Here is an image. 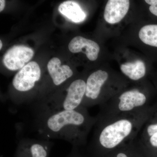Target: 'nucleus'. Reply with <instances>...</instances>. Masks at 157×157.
<instances>
[{"mask_svg": "<svg viewBox=\"0 0 157 157\" xmlns=\"http://www.w3.org/2000/svg\"><path fill=\"white\" fill-rule=\"evenodd\" d=\"M132 129V124L129 120L118 121L103 129L99 137L100 143L105 148H113L128 136Z\"/></svg>", "mask_w": 157, "mask_h": 157, "instance_id": "obj_2", "label": "nucleus"}, {"mask_svg": "<svg viewBox=\"0 0 157 157\" xmlns=\"http://www.w3.org/2000/svg\"><path fill=\"white\" fill-rule=\"evenodd\" d=\"M129 7L130 1L128 0H109L104 10V19L110 24L120 22L126 15Z\"/></svg>", "mask_w": 157, "mask_h": 157, "instance_id": "obj_6", "label": "nucleus"}, {"mask_svg": "<svg viewBox=\"0 0 157 157\" xmlns=\"http://www.w3.org/2000/svg\"><path fill=\"white\" fill-rule=\"evenodd\" d=\"M59 11L68 19L74 23L84 21L86 14L78 3L73 1H67L60 4Z\"/></svg>", "mask_w": 157, "mask_h": 157, "instance_id": "obj_11", "label": "nucleus"}, {"mask_svg": "<svg viewBox=\"0 0 157 157\" xmlns=\"http://www.w3.org/2000/svg\"><path fill=\"white\" fill-rule=\"evenodd\" d=\"M5 3H6V1L4 0L0 1V11L1 12H2L5 8Z\"/></svg>", "mask_w": 157, "mask_h": 157, "instance_id": "obj_17", "label": "nucleus"}, {"mask_svg": "<svg viewBox=\"0 0 157 157\" xmlns=\"http://www.w3.org/2000/svg\"><path fill=\"white\" fill-rule=\"evenodd\" d=\"M86 82L81 79L73 81L67 89V94L60 102L42 111H58L78 109L85 95Z\"/></svg>", "mask_w": 157, "mask_h": 157, "instance_id": "obj_3", "label": "nucleus"}, {"mask_svg": "<svg viewBox=\"0 0 157 157\" xmlns=\"http://www.w3.org/2000/svg\"><path fill=\"white\" fill-rule=\"evenodd\" d=\"M86 122V117L78 109L58 111H42L38 132L48 138L60 139L74 143L77 130Z\"/></svg>", "mask_w": 157, "mask_h": 157, "instance_id": "obj_1", "label": "nucleus"}, {"mask_svg": "<svg viewBox=\"0 0 157 157\" xmlns=\"http://www.w3.org/2000/svg\"><path fill=\"white\" fill-rule=\"evenodd\" d=\"M119 109L121 111H130L135 107L142 106L146 101V96L137 90L128 91L119 97Z\"/></svg>", "mask_w": 157, "mask_h": 157, "instance_id": "obj_10", "label": "nucleus"}, {"mask_svg": "<svg viewBox=\"0 0 157 157\" xmlns=\"http://www.w3.org/2000/svg\"><path fill=\"white\" fill-rule=\"evenodd\" d=\"M68 48L73 53L83 52L91 61H95L98 59L100 51L98 43L80 36L74 37L69 43Z\"/></svg>", "mask_w": 157, "mask_h": 157, "instance_id": "obj_7", "label": "nucleus"}, {"mask_svg": "<svg viewBox=\"0 0 157 157\" xmlns=\"http://www.w3.org/2000/svg\"><path fill=\"white\" fill-rule=\"evenodd\" d=\"M45 141L28 140L23 141L31 157H47V146Z\"/></svg>", "mask_w": 157, "mask_h": 157, "instance_id": "obj_14", "label": "nucleus"}, {"mask_svg": "<svg viewBox=\"0 0 157 157\" xmlns=\"http://www.w3.org/2000/svg\"><path fill=\"white\" fill-rule=\"evenodd\" d=\"M108 77L106 71L99 70L91 74L87 78L86 82L85 96L90 100L98 99L101 87Z\"/></svg>", "mask_w": 157, "mask_h": 157, "instance_id": "obj_9", "label": "nucleus"}, {"mask_svg": "<svg viewBox=\"0 0 157 157\" xmlns=\"http://www.w3.org/2000/svg\"><path fill=\"white\" fill-rule=\"evenodd\" d=\"M2 40H0V49H2Z\"/></svg>", "mask_w": 157, "mask_h": 157, "instance_id": "obj_18", "label": "nucleus"}, {"mask_svg": "<svg viewBox=\"0 0 157 157\" xmlns=\"http://www.w3.org/2000/svg\"><path fill=\"white\" fill-rule=\"evenodd\" d=\"M120 68L122 73L132 80H138L145 76L146 73L145 64L139 60L123 64Z\"/></svg>", "mask_w": 157, "mask_h": 157, "instance_id": "obj_12", "label": "nucleus"}, {"mask_svg": "<svg viewBox=\"0 0 157 157\" xmlns=\"http://www.w3.org/2000/svg\"><path fill=\"white\" fill-rule=\"evenodd\" d=\"M139 37L144 44L157 48V24L143 26L139 31Z\"/></svg>", "mask_w": 157, "mask_h": 157, "instance_id": "obj_13", "label": "nucleus"}, {"mask_svg": "<svg viewBox=\"0 0 157 157\" xmlns=\"http://www.w3.org/2000/svg\"><path fill=\"white\" fill-rule=\"evenodd\" d=\"M47 67L53 83L56 86L63 84L73 75V72L67 65L61 66L60 60L53 58L48 62Z\"/></svg>", "mask_w": 157, "mask_h": 157, "instance_id": "obj_8", "label": "nucleus"}, {"mask_svg": "<svg viewBox=\"0 0 157 157\" xmlns=\"http://www.w3.org/2000/svg\"><path fill=\"white\" fill-rule=\"evenodd\" d=\"M41 70L35 62H31L21 69L14 76L12 85L20 92H27L33 89L41 78Z\"/></svg>", "mask_w": 157, "mask_h": 157, "instance_id": "obj_4", "label": "nucleus"}, {"mask_svg": "<svg viewBox=\"0 0 157 157\" xmlns=\"http://www.w3.org/2000/svg\"><path fill=\"white\" fill-rule=\"evenodd\" d=\"M149 141L152 146L157 148V132L150 136Z\"/></svg>", "mask_w": 157, "mask_h": 157, "instance_id": "obj_16", "label": "nucleus"}, {"mask_svg": "<svg viewBox=\"0 0 157 157\" xmlns=\"http://www.w3.org/2000/svg\"><path fill=\"white\" fill-rule=\"evenodd\" d=\"M157 132V123L151 124L147 127V133L150 137L152 135Z\"/></svg>", "mask_w": 157, "mask_h": 157, "instance_id": "obj_15", "label": "nucleus"}, {"mask_svg": "<svg viewBox=\"0 0 157 157\" xmlns=\"http://www.w3.org/2000/svg\"><path fill=\"white\" fill-rule=\"evenodd\" d=\"M34 54V51L29 47L23 45H15L5 53L3 63L9 70L15 71L24 67Z\"/></svg>", "mask_w": 157, "mask_h": 157, "instance_id": "obj_5", "label": "nucleus"}]
</instances>
